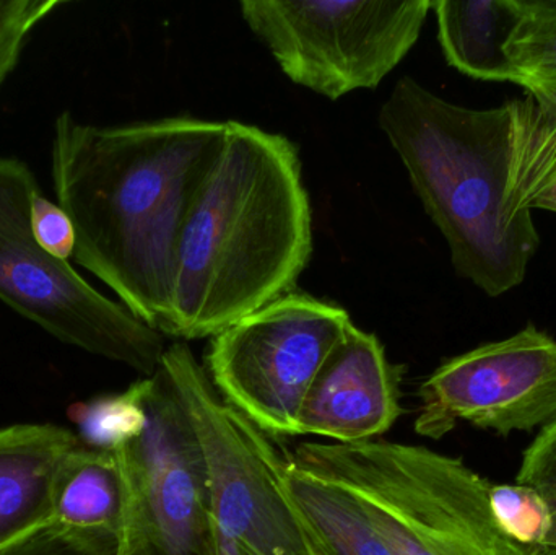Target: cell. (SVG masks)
<instances>
[{
  "label": "cell",
  "mask_w": 556,
  "mask_h": 555,
  "mask_svg": "<svg viewBox=\"0 0 556 555\" xmlns=\"http://www.w3.org/2000/svg\"><path fill=\"white\" fill-rule=\"evenodd\" d=\"M225 137L227 123L191 116L108 127L55 117L52 181L77 235L74 260L163 336L182 227Z\"/></svg>",
  "instance_id": "1"
},
{
  "label": "cell",
  "mask_w": 556,
  "mask_h": 555,
  "mask_svg": "<svg viewBox=\"0 0 556 555\" xmlns=\"http://www.w3.org/2000/svg\"><path fill=\"white\" fill-rule=\"evenodd\" d=\"M301 169L287 137L227 121L179 238L169 338H214L296 286L313 253Z\"/></svg>",
  "instance_id": "2"
},
{
  "label": "cell",
  "mask_w": 556,
  "mask_h": 555,
  "mask_svg": "<svg viewBox=\"0 0 556 555\" xmlns=\"http://www.w3.org/2000/svg\"><path fill=\"white\" fill-rule=\"evenodd\" d=\"M509 121V101L472 110L412 77L395 84L379 111V126L446 240L454 270L489 297L521 286L541 247L535 225H509L503 212Z\"/></svg>",
  "instance_id": "3"
},
{
  "label": "cell",
  "mask_w": 556,
  "mask_h": 555,
  "mask_svg": "<svg viewBox=\"0 0 556 555\" xmlns=\"http://www.w3.org/2000/svg\"><path fill=\"white\" fill-rule=\"evenodd\" d=\"M290 458L355 495L394 555H529L496 524L492 482L456 456L378 439L304 442Z\"/></svg>",
  "instance_id": "4"
},
{
  "label": "cell",
  "mask_w": 556,
  "mask_h": 555,
  "mask_svg": "<svg viewBox=\"0 0 556 555\" xmlns=\"http://www.w3.org/2000/svg\"><path fill=\"white\" fill-rule=\"evenodd\" d=\"M160 368L201 450L215 550L320 555L287 492L290 453L217 393L185 342L166 348Z\"/></svg>",
  "instance_id": "5"
},
{
  "label": "cell",
  "mask_w": 556,
  "mask_h": 555,
  "mask_svg": "<svg viewBox=\"0 0 556 555\" xmlns=\"http://www.w3.org/2000/svg\"><path fill=\"white\" fill-rule=\"evenodd\" d=\"M39 189L25 162L0 156V302L64 344L152 377L165 336L36 243L31 199Z\"/></svg>",
  "instance_id": "6"
},
{
  "label": "cell",
  "mask_w": 556,
  "mask_h": 555,
  "mask_svg": "<svg viewBox=\"0 0 556 555\" xmlns=\"http://www.w3.org/2000/svg\"><path fill=\"white\" fill-rule=\"evenodd\" d=\"M431 7L428 0L240 3L283 74L329 100L378 87L420 38Z\"/></svg>",
  "instance_id": "7"
},
{
  "label": "cell",
  "mask_w": 556,
  "mask_h": 555,
  "mask_svg": "<svg viewBox=\"0 0 556 555\" xmlns=\"http://www.w3.org/2000/svg\"><path fill=\"white\" fill-rule=\"evenodd\" d=\"M352 325L340 306L290 292L211 338L204 368L217 393L261 430L298 437L307 391Z\"/></svg>",
  "instance_id": "8"
},
{
  "label": "cell",
  "mask_w": 556,
  "mask_h": 555,
  "mask_svg": "<svg viewBox=\"0 0 556 555\" xmlns=\"http://www.w3.org/2000/svg\"><path fill=\"white\" fill-rule=\"evenodd\" d=\"M142 429L111 450L124 488L114 555H215L204 462L162 368L142 378Z\"/></svg>",
  "instance_id": "9"
},
{
  "label": "cell",
  "mask_w": 556,
  "mask_h": 555,
  "mask_svg": "<svg viewBox=\"0 0 556 555\" xmlns=\"http://www.w3.org/2000/svg\"><path fill=\"white\" fill-rule=\"evenodd\" d=\"M415 432L441 440L460 422L500 437L556 419V339L529 325L444 362L421 383Z\"/></svg>",
  "instance_id": "10"
},
{
  "label": "cell",
  "mask_w": 556,
  "mask_h": 555,
  "mask_svg": "<svg viewBox=\"0 0 556 555\" xmlns=\"http://www.w3.org/2000/svg\"><path fill=\"white\" fill-rule=\"evenodd\" d=\"M401 381L379 339L350 326L307 391L296 436L339 445L381 439L401 417Z\"/></svg>",
  "instance_id": "11"
},
{
  "label": "cell",
  "mask_w": 556,
  "mask_h": 555,
  "mask_svg": "<svg viewBox=\"0 0 556 555\" xmlns=\"http://www.w3.org/2000/svg\"><path fill=\"white\" fill-rule=\"evenodd\" d=\"M78 442L54 424L0 429V553L49 527L52 476Z\"/></svg>",
  "instance_id": "12"
},
{
  "label": "cell",
  "mask_w": 556,
  "mask_h": 555,
  "mask_svg": "<svg viewBox=\"0 0 556 555\" xmlns=\"http://www.w3.org/2000/svg\"><path fill=\"white\" fill-rule=\"evenodd\" d=\"M123 517L124 488L116 456L80 440L62 456L52 476L49 527L116 554Z\"/></svg>",
  "instance_id": "13"
},
{
  "label": "cell",
  "mask_w": 556,
  "mask_h": 555,
  "mask_svg": "<svg viewBox=\"0 0 556 555\" xmlns=\"http://www.w3.org/2000/svg\"><path fill=\"white\" fill-rule=\"evenodd\" d=\"M508 169L503 212L509 225H535L532 211L556 212V90L509 101Z\"/></svg>",
  "instance_id": "14"
},
{
  "label": "cell",
  "mask_w": 556,
  "mask_h": 555,
  "mask_svg": "<svg viewBox=\"0 0 556 555\" xmlns=\"http://www.w3.org/2000/svg\"><path fill=\"white\" fill-rule=\"evenodd\" d=\"M431 9L451 67L477 80L518 81L508 46L521 22L519 0H438Z\"/></svg>",
  "instance_id": "15"
},
{
  "label": "cell",
  "mask_w": 556,
  "mask_h": 555,
  "mask_svg": "<svg viewBox=\"0 0 556 555\" xmlns=\"http://www.w3.org/2000/svg\"><path fill=\"white\" fill-rule=\"evenodd\" d=\"M287 492L320 555H394L355 495L288 463Z\"/></svg>",
  "instance_id": "16"
},
{
  "label": "cell",
  "mask_w": 556,
  "mask_h": 555,
  "mask_svg": "<svg viewBox=\"0 0 556 555\" xmlns=\"http://www.w3.org/2000/svg\"><path fill=\"white\" fill-rule=\"evenodd\" d=\"M519 5L521 22L508 46L516 85L556 90V0H519Z\"/></svg>",
  "instance_id": "17"
},
{
  "label": "cell",
  "mask_w": 556,
  "mask_h": 555,
  "mask_svg": "<svg viewBox=\"0 0 556 555\" xmlns=\"http://www.w3.org/2000/svg\"><path fill=\"white\" fill-rule=\"evenodd\" d=\"M78 439L93 449L113 450L136 436L143 426L142 380L124 393L101 396L72 407Z\"/></svg>",
  "instance_id": "18"
},
{
  "label": "cell",
  "mask_w": 556,
  "mask_h": 555,
  "mask_svg": "<svg viewBox=\"0 0 556 555\" xmlns=\"http://www.w3.org/2000/svg\"><path fill=\"white\" fill-rule=\"evenodd\" d=\"M64 3L62 0H0V87L18 64L33 29Z\"/></svg>",
  "instance_id": "19"
},
{
  "label": "cell",
  "mask_w": 556,
  "mask_h": 555,
  "mask_svg": "<svg viewBox=\"0 0 556 555\" xmlns=\"http://www.w3.org/2000/svg\"><path fill=\"white\" fill-rule=\"evenodd\" d=\"M516 482L534 489L551 508L554 533L547 555H556V419L542 427L526 449Z\"/></svg>",
  "instance_id": "20"
},
{
  "label": "cell",
  "mask_w": 556,
  "mask_h": 555,
  "mask_svg": "<svg viewBox=\"0 0 556 555\" xmlns=\"http://www.w3.org/2000/svg\"><path fill=\"white\" fill-rule=\"evenodd\" d=\"M31 230L36 243L54 260L68 263L75 256L77 235L67 212L49 201L41 189L31 199Z\"/></svg>",
  "instance_id": "21"
},
{
  "label": "cell",
  "mask_w": 556,
  "mask_h": 555,
  "mask_svg": "<svg viewBox=\"0 0 556 555\" xmlns=\"http://www.w3.org/2000/svg\"><path fill=\"white\" fill-rule=\"evenodd\" d=\"M0 555H114L84 538L72 537L55 528H45L28 540L9 547Z\"/></svg>",
  "instance_id": "22"
}]
</instances>
